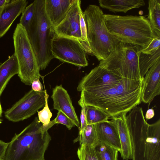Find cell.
<instances>
[{
  "label": "cell",
  "instance_id": "cell-1",
  "mask_svg": "<svg viewBox=\"0 0 160 160\" xmlns=\"http://www.w3.org/2000/svg\"><path fill=\"white\" fill-rule=\"evenodd\" d=\"M143 78L135 80L122 78L116 84L85 89L81 95L86 106L101 109L110 118L127 114L141 102Z\"/></svg>",
  "mask_w": 160,
  "mask_h": 160
},
{
  "label": "cell",
  "instance_id": "cell-2",
  "mask_svg": "<svg viewBox=\"0 0 160 160\" xmlns=\"http://www.w3.org/2000/svg\"><path fill=\"white\" fill-rule=\"evenodd\" d=\"M132 160H160V119L149 124L142 108L136 106L126 116Z\"/></svg>",
  "mask_w": 160,
  "mask_h": 160
},
{
  "label": "cell",
  "instance_id": "cell-3",
  "mask_svg": "<svg viewBox=\"0 0 160 160\" xmlns=\"http://www.w3.org/2000/svg\"><path fill=\"white\" fill-rule=\"evenodd\" d=\"M42 124L36 117L22 132L8 142L3 160H45L44 154L51 140L43 132Z\"/></svg>",
  "mask_w": 160,
  "mask_h": 160
},
{
  "label": "cell",
  "instance_id": "cell-4",
  "mask_svg": "<svg viewBox=\"0 0 160 160\" xmlns=\"http://www.w3.org/2000/svg\"><path fill=\"white\" fill-rule=\"evenodd\" d=\"M45 1H34V15L26 31L40 70L45 69L54 58L52 52V46L55 33L54 28L45 12Z\"/></svg>",
  "mask_w": 160,
  "mask_h": 160
},
{
  "label": "cell",
  "instance_id": "cell-5",
  "mask_svg": "<svg viewBox=\"0 0 160 160\" xmlns=\"http://www.w3.org/2000/svg\"><path fill=\"white\" fill-rule=\"evenodd\" d=\"M106 25L120 42L146 48L153 35L148 19L144 16L104 14Z\"/></svg>",
  "mask_w": 160,
  "mask_h": 160
},
{
  "label": "cell",
  "instance_id": "cell-6",
  "mask_svg": "<svg viewBox=\"0 0 160 160\" xmlns=\"http://www.w3.org/2000/svg\"><path fill=\"white\" fill-rule=\"evenodd\" d=\"M83 12L91 53L98 61L104 60L120 42L107 28L104 20V14L99 7L95 5H89Z\"/></svg>",
  "mask_w": 160,
  "mask_h": 160
},
{
  "label": "cell",
  "instance_id": "cell-7",
  "mask_svg": "<svg viewBox=\"0 0 160 160\" xmlns=\"http://www.w3.org/2000/svg\"><path fill=\"white\" fill-rule=\"evenodd\" d=\"M142 48L135 45L120 42L106 58L100 61L98 65L122 78L140 80L142 78L138 58Z\"/></svg>",
  "mask_w": 160,
  "mask_h": 160
},
{
  "label": "cell",
  "instance_id": "cell-8",
  "mask_svg": "<svg viewBox=\"0 0 160 160\" xmlns=\"http://www.w3.org/2000/svg\"><path fill=\"white\" fill-rule=\"evenodd\" d=\"M14 54L19 67L18 76L25 84L30 85L41 76L36 57L24 28L17 24L13 34Z\"/></svg>",
  "mask_w": 160,
  "mask_h": 160
},
{
  "label": "cell",
  "instance_id": "cell-9",
  "mask_svg": "<svg viewBox=\"0 0 160 160\" xmlns=\"http://www.w3.org/2000/svg\"><path fill=\"white\" fill-rule=\"evenodd\" d=\"M52 52L60 61L85 67L88 65L86 52L78 40L56 35L52 43Z\"/></svg>",
  "mask_w": 160,
  "mask_h": 160
},
{
  "label": "cell",
  "instance_id": "cell-10",
  "mask_svg": "<svg viewBox=\"0 0 160 160\" xmlns=\"http://www.w3.org/2000/svg\"><path fill=\"white\" fill-rule=\"evenodd\" d=\"M46 92V90L38 92L31 90L4 112L5 117L16 122L31 117L45 106Z\"/></svg>",
  "mask_w": 160,
  "mask_h": 160
},
{
  "label": "cell",
  "instance_id": "cell-11",
  "mask_svg": "<svg viewBox=\"0 0 160 160\" xmlns=\"http://www.w3.org/2000/svg\"><path fill=\"white\" fill-rule=\"evenodd\" d=\"M81 4L80 0H75L64 19L54 28V31L57 36L78 40L86 52L90 53L89 48L84 42L81 35L79 13L80 9L81 8Z\"/></svg>",
  "mask_w": 160,
  "mask_h": 160
},
{
  "label": "cell",
  "instance_id": "cell-12",
  "mask_svg": "<svg viewBox=\"0 0 160 160\" xmlns=\"http://www.w3.org/2000/svg\"><path fill=\"white\" fill-rule=\"evenodd\" d=\"M122 78L111 71L98 65L84 76L79 82L77 90L95 89L120 82Z\"/></svg>",
  "mask_w": 160,
  "mask_h": 160
},
{
  "label": "cell",
  "instance_id": "cell-13",
  "mask_svg": "<svg viewBox=\"0 0 160 160\" xmlns=\"http://www.w3.org/2000/svg\"><path fill=\"white\" fill-rule=\"evenodd\" d=\"M160 59L148 70L143 78L141 101L148 103L160 94Z\"/></svg>",
  "mask_w": 160,
  "mask_h": 160
},
{
  "label": "cell",
  "instance_id": "cell-14",
  "mask_svg": "<svg viewBox=\"0 0 160 160\" xmlns=\"http://www.w3.org/2000/svg\"><path fill=\"white\" fill-rule=\"evenodd\" d=\"M26 0H12L0 7V38L9 30L14 21L26 7Z\"/></svg>",
  "mask_w": 160,
  "mask_h": 160
},
{
  "label": "cell",
  "instance_id": "cell-15",
  "mask_svg": "<svg viewBox=\"0 0 160 160\" xmlns=\"http://www.w3.org/2000/svg\"><path fill=\"white\" fill-rule=\"evenodd\" d=\"M54 109L64 114L74 123L79 129L80 122L67 91L62 85L56 86L53 89L51 97Z\"/></svg>",
  "mask_w": 160,
  "mask_h": 160
},
{
  "label": "cell",
  "instance_id": "cell-16",
  "mask_svg": "<svg viewBox=\"0 0 160 160\" xmlns=\"http://www.w3.org/2000/svg\"><path fill=\"white\" fill-rule=\"evenodd\" d=\"M111 118L110 120L95 124L98 140L120 152L121 147L117 125L114 118Z\"/></svg>",
  "mask_w": 160,
  "mask_h": 160
},
{
  "label": "cell",
  "instance_id": "cell-17",
  "mask_svg": "<svg viewBox=\"0 0 160 160\" xmlns=\"http://www.w3.org/2000/svg\"><path fill=\"white\" fill-rule=\"evenodd\" d=\"M75 0H45V9L47 15L54 28L66 16Z\"/></svg>",
  "mask_w": 160,
  "mask_h": 160
},
{
  "label": "cell",
  "instance_id": "cell-18",
  "mask_svg": "<svg viewBox=\"0 0 160 160\" xmlns=\"http://www.w3.org/2000/svg\"><path fill=\"white\" fill-rule=\"evenodd\" d=\"M126 113L113 118L117 124L121 147L120 154L123 160L132 158V145L130 135L126 122Z\"/></svg>",
  "mask_w": 160,
  "mask_h": 160
},
{
  "label": "cell",
  "instance_id": "cell-19",
  "mask_svg": "<svg viewBox=\"0 0 160 160\" xmlns=\"http://www.w3.org/2000/svg\"><path fill=\"white\" fill-rule=\"evenodd\" d=\"M102 8L114 13L122 12L126 13L128 11L138 8L145 5L143 0H99Z\"/></svg>",
  "mask_w": 160,
  "mask_h": 160
},
{
  "label": "cell",
  "instance_id": "cell-20",
  "mask_svg": "<svg viewBox=\"0 0 160 160\" xmlns=\"http://www.w3.org/2000/svg\"><path fill=\"white\" fill-rule=\"evenodd\" d=\"M18 72V62L13 53L0 65V96L9 80Z\"/></svg>",
  "mask_w": 160,
  "mask_h": 160
},
{
  "label": "cell",
  "instance_id": "cell-21",
  "mask_svg": "<svg viewBox=\"0 0 160 160\" xmlns=\"http://www.w3.org/2000/svg\"><path fill=\"white\" fill-rule=\"evenodd\" d=\"M148 20L153 32V38H160V0H149Z\"/></svg>",
  "mask_w": 160,
  "mask_h": 160
},
{
  "label": "cell",
  "instance_id": "cell-22",
  "mask_svg": "<svg viewBox=\"0 0 160 160\" xmlns=\"http://www.w3.org/2000/svg\"><path fill=\"white\" fill-rule=\"evenodd\" d=\"M79 142L80 145H86L96 147L99 143L95 124H87L83 131L79 133L78 136L73 140Z\"/></svg>",
  "mask_w": 160,
  "mask_h": 160
},
{
  "label": "cell",
  "instance_id": "cell-23",
  "mask_svg": "<svg viewBox=\"0 0 160 160\" xmlns=\"http://www.w3.org/2000/svg\"><path fill=\"white\" fill-rule=\"evenodd\" d=\"M159 59H160V48L150 54L143 53L140 52L138 62L141 78L144 77L149 69Z\"/></svg>",
  "mask_w": 160,
  "mask_h": 160
},
{
  "label": "cell",
  "instance_id": "cell-24",
  "mask_svg": "<svg viewBox=\"0 0 160 160\" xmlns=\"http://www.w3.org/2000/svg\"><path fill=\"white\" fill-rule=\"evenodd\" d=\"M86 118L87 125L95 124L108 121L110 116L101 109L86 106Z\"/></svg>",
  "mask_w": 160,
  "mask_h": 160
},
{
  "label": "cell",
  "instance_id": "cell-25",
  "mask_svg": "<svg viewBox=\"0 0 160 160\" xmlns=\"http://www.w3.org/2000/svg\"><path fill=\"white\" fill-rule=\"evenodd\" d=\"M77 153L79 160H101L99 153L94 147L80 145Z\"/></svg>",
  "mask_w": 160,
  "mask_h": 160
},
{
  "label": "cell",
  "instance_id": "cell-26",
  "mask_svg": "<svg viewBox=\"0 0 160 160\" xmlns=\"http://www.w3.org/2000/svg\"><path fill=\"white\" fill-rule=\"evenodd\" d=\"M101 160H118V151L106 144L99 142L95 147Z\"/></svg>",
  "mask_w": 160,
  "mask_h": 160
},
{
  "label": "cell",
  "instance_id": "cell-27",
  "mask_svg": "<svg viewBox=\"0 0 160 160\" xmlns=\"http://www.w3.org/2000/svg\"><path fill=\"white\" fill-rule=\"evenodd\" d=\"M35 12V4L33 2L26 7L22 12L19 23L28 30L34 16Z\"/></svg>",
  "mask_w": 160,
  "mask_h": 160
},
{
  "label": "cell",
  "instance_id": "cell-28",
  "mask_svg": "<svg viewBox=\"0 0 160 160\" xmlns=\"http://www.w3.org/2000/svg\"><path fill=\"white\" fill-rule=\"evenodd\" d=\"M49 95L46 94L45 104L43 109L38 112V119L39 122L42 123V127L44 128L47 127L50 122L52 114L50 111L48 105V99Z\"/></svg>",
  "mask_w": 160,
  "mask_h": 160
},
{
  "label": "cell",
  "instance_id": "cell-29",
  "mask_svg": "<svg viewBox=\"0 0 160 160\" xmlns=\"http://www.w3.org/2000/svg\"><path fill=\"white\" fill-rule=\"evenodd\" d=\"M55 124H61L67 127L69 130L75 126L73 121L62 112L58 111L56 117L54 119Z\"/></svg>",
  "mask_w": 160,
  "mask_h": 160
},
{
  "label": "cell",
  "instance_id": "cell-30",
  "mask_svg": "<svg viewBox=\"0 0 160 160\" xmlns=\"http://www.w3.org/2000/svg\"><path fill=\"white\" fill-rule=\"evenodd\" d=\"M159 48H160V38L154 37L146 48H142L141 52L146 54H152Z\"/></svg>",
  "mask_w": 160,
  "mask_h": 160
},
{
  "label": "cell",
  "instance_id": "cell-31",
  "mask_svg": "<svg viewBox=\"0 0 160 160\" xmlns=\"http://www.w3.org/2000/svg\"><path fill=\"white\" fill-rule=\"evenodd\" d=\"M79 13L80 17V25L82 38L85 43L89 47L87 38V26L85 20L83 12L82 11L81 8L80 9Z\"/></svg>",
  "mask_w": 160,
  "mask_h": 160
},
{
  "label": "cell",
  "instance_id": "cell-32",
  "mask_svg": "<svg viewBox=\"0 0 160 160\" xmlns=\"http://www.w3.org/2000/svg\"><path fill=\"white\" fill-rule=\"evenodd\" d=\"M79 105L81 107L80 114L81 125L79 129V133L82 132L87 125L86 118V105L84 104L82 98L81 96L78 102Z\"/></svg>",
  "mask_w": 160,
  "mask_h": 160
},
{
  "label": "cell",
  "instance_id": "cell-33",
  "mask_svg": "<svg viewBox=\"0 0 160 160\" xmlns=\"http://www.w3.org/2000/svg\"><path fill=\"white\" fill-rule=\"evenodd\" d=\"M32 89L35 92H41L42 91L43 86L39 79H34L32 83Z\"/></svg>",
  "mask_w": 160,
  "mask_h": 160
},
{
  "label": "cell",
  "instance_id": "cell-34",
  "mask_svg": "<svg viewBox=\"0 0 160 160\" xmlns=\"http://www.w3.org/2000/svg\"><path fill=\"white\" fill-rule=\"evenodd\" d=\"M8 144L0 140V160H3Z\"/></svg>",
  "mask_w": 160,
  "mask_h": 160
},
{
  "label": "cell",
  "instance_id": "cell-35",
  "mask_svg": "<svg viewBox=\"0 0 160 160\" xmlns=\"http://www.w3.org/2000/svg\"><path fill=\"white\" fill-rule=\"evenodd\" d=\"M154 115V111L153 109H149L147 110L144 118L146 120H149L152 118Z\"/></svg>",
  "mask_w": 160,
  "mask_h": 160
},
{
  "label": "cell",
  "instance_id": "cell-36",
  "mask_svg": "<svg viewBox=\"0 0 160 160\" xmlns=\"http://www.w3.org/2000/svg\"><path fill=\"white\" fill-rule=\"evenodd\" d=\"M10 0H0V7H3L10 2Z\"/></svg>",
  "mask_w": 160,
  "mask_h": 160
},
{
  "label": "cell",
  "instance_id": "cell-37",
  "mask_svg": "<svg viewBox=\"0 0 160 160\" xmlns=\"http://www.w3.org/2000/svg\"><path fill=\"white\" fill-rule=\"evenodd\" d=\"M2 113V108L1 107L0 102V117L1 116Z\"/></svg>",
  "mask_w": 160,
  "mask_h": 160
},
{
  "label": "cell",
  "instance_id": "cell-38",
  "mask_svg": "<svg viewBox=\"0 0 160 160\" xmlns=\"http://www.w3.org/2000/svg\"><path fill=\"white\" fill-rule=\"evenodd\" d=\"M2 120L0 118V124L1 123H2Z\"/></svg>",
  "mask_w": 160,
  "mask_h": 160
}]
</instances>
